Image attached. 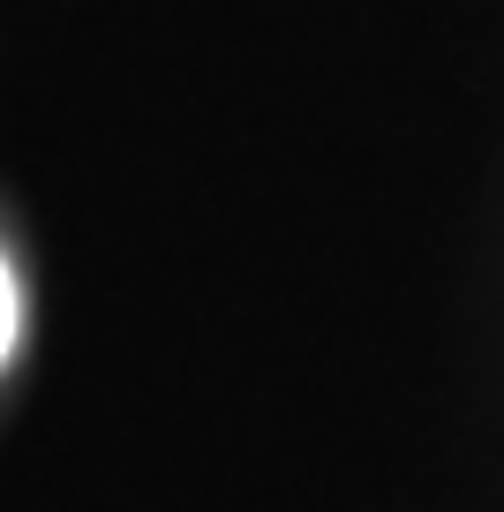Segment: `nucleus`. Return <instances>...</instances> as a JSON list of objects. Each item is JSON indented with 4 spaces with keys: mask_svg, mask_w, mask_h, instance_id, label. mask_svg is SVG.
<instances>
[{
    "mask_svg": "<svg viewBox=\"0 0 504 512\" xmlns=\"http://www.w3.org/2000/svg\"><path fill=\"white\" fill-rule=\"evenodd\" d=\"M16 324H23V309H16V279H8V264H0V362H8V347H16Z\"/></svg>",
    "mask_w": 504,
    "mask_h": 512,
    "instance_id": "nucleus-1",
    "label": "nucleus"
}]
</instances>
